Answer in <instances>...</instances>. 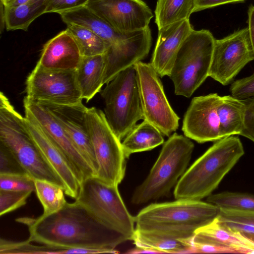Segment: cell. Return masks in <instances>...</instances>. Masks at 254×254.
<instances>
[{"mask_svg":"<svg viewBox=\"0 0 254 254\" xmlns=\"http://www.w3.org/2000/svg\"><path fill=\"white\" fill-rule=\"evenodd\" d=\"M194 235L209 242L235 249L238 254H254V245L242 234L230 229L215 218L198 229Z\"/></svg>","mask_w":254,"mask_h":254,"instance_id":"obj_23","label":"cell"},{"mask_svg":"<svg viewBox=\"0 0 254 254\" xmlns=\"http://www.w3.org/2000/svg\"><path fill=\"white\" fill-rule=\"evenodd\" d=\"M244 153L238 137L232 135L215 141L180 179L174 189L175 198L200 200L208 197Z\"/></svg>","mask_w":254,"mask_h":254,"instance_id":"obj_3","label":"cell"},{"mask_svg":"<svg viewBox=\"0 0 254 254\" xmlns=\"http://www.w3.org/2000/svg\"><path fill=\"white\" fill-rule=\"evenodd\" d=\"M127 254H160L158 251L147 248H142L136 247L128 250Z\"/></svg>","mask_w":254,"mask_h":254,"instance_id":"obj_43","label":"cell"},{"mask_svg":"<svg viewBox=\"0 0 254 254\" xmlns=\"http://www.w3.org/2000/svg\"><path fill=\"white\" fill-rule=\"evenodd\" d=\"M140 94L143 120L169 137L179 127V117L167 99L160 76L150 63L134 64Z\"/></svg>","mask_w":254,"mask_h":254,"instance_id":"obj_10","label":"cell"},{"mask_svg":"<svg viewBox=\"0 0 254 254\" xmlns=\"http://www.w3.org/2000/svg\"><path fill=\"white\" fill-rule=\"evenodd\" d=\"M242 100L246 112L244 128L240 135L254 142V96Z\"/></svg>","mask_w":254,"mask_h":254,"instance_id":"obj_39","label":"cell"},{"mask_svg":"<svg viewBox=\"0 0 254 254\" xmlns=\"http://www.w3.org/2000/svg\"><path fill=\"white\" fill-rule=\"evenodd\" d=\"M39 104L47 108L61 124L96 176L98 164L86 120L88 108L82 102L71 105Z\"/></svg>","mask_w":254,"mask_h":254,"instance_id":"obj_17","label":"cell"},{"mask_svg":"<svg viewBox=\"0 0 254 254\" xmlns=\"http://www.w3.org/2000/svg\"><path fill=\"white\" fill-rule=\"evenodd\" d=\"M24 112V122L32 139L46 161L63 181L65 187L64 193L76 199L82 179L42 127L30 114Z\"/></svg>","mask_w":254,"mask_h":254,"instance_id":"obj_15","label":"cell"},{"mask_svg":"<svg viewBox=\"0 0 254 254\" xmlns=\"http://www.w3.org/2000/svg\"><path fill=\"white\" fill-rule=\"evenodd\" d=\"M75 201L127 241L133 240L135 217L127 209L118 186L108 185L95 176L88 177L81 182Z\"/></svg>","mask_w":254,"mask_h":254,"instance_id":"obj_8","label":"cell"},{"mask_svg":"<svg viewBox=\"0 0 254 254\" xmlns=\"http://www.w3.org/2000/svg\"><path fill=\"white\" fill-rule=\"evenodd\" d=\"M26 225L28 240L41 244L73 249H95L117 254L116 248L127 241L108 227L79 202L66 203L58 211L36 218H19Z\"/></svg>","mask_w":254,"mask_h":254,"instance_id":"obj_1","label":"cell"},{"mask_svg":"<svg viewBox=\"0 0 254 254\" xmlns=\"http://www.w3.org/2000/svg\"><path fill=\"white\" fill-rule=\"evenodd\" d=\"M193 30L189 19L158 29V38L150 64L160 77L170 76L178 51Z\"/></svg>","mask_w":254,"mask_h":254,"instance_id":"obj_19","label":"cell"},{"mask_svg":"<svg viewBox=\"0 0 254 254\" xmlns=\"http://www.w3.org/2000/svg\"><path fill=\"white\" fill-rule=\"evenodd\" d=\"M46 0H29L15 7H4L6 29L27 31L36 18L46 13Z\"/></svg>","mask_w":254,"mask_h":254,"instance_id":"obj_26","label":"cell"},{"mask_svg":"<svg viewBox=\"0 0 254 254\" xmlns=\"http://www.w3.org/2000/svg\"><path fill=\"white\" fill-rule=\"evenodd\" d=\"M217 218L234 231L254 234V212L220 208Z\"/></svg>","mask_w":254,"mask_h":254,"instance_id":"obj_33","label":"cell"},{"mask_svg":"<svg viewBox=\"0 0 254 254\" xmlns=\"http://www.w3.org/2000/svg\"><path fill=\"white\" fill-rule=\"evenodd\" d=\"M0 142L10 152L23 171L35 180L46 181L64 190V185L46 161L32 139L24 122V117L0 93Z\"/></svg>","mask_w":254,"mask_h":254,"instance_id":"obj_4","label":"cell"},{"mask_svg":"<svg viewBox=\"0 0 254 254\" xmlns=\"http://www.w3.org/2000/svg\"><path fill=\"white\" fill-rule=\"evenodd\" d=\"M25 173L9 150L0 142V174Z\"/></svg>","mask_w":254,"mask_h":254,"instance_id":"obj_38","label":"cell"},{"mask_svg":"<svg viewBox=\"0 0 254 254\" xmlns=\"http://www.w3.org/2000/svg\"><path fill=\"white\" fill-rule=\"evenodd\" d=\"M25 84L26 97L39 104L71 105L83 99L76 70H47L35 66Z\"/></svg>","mask_w":254,"mask_h":254,"instance_id":"obj_11","label":"cell"},{"mask_svg":"<svg viewBox=\"0 0 254 254\" xmlns=\"http://www.w3.org/2000/svg\"><path fill=\"white\" fill-rule=\"evenodd\" d=\"M220 208L208 202L176 199L152 203L135 217V230L166 238L192 241L195 232L216 218Z\"/></svg>","mask_w":254,"mask_h":254,"instance_id":"obj_2","label":"cell"},{"mask_svg":"<svg viewBox=\"0 0 254 254\" xmlns=\"http://www.w3.org/2000/svg\"><path fill=\"white\" fill-rule=\"evenodd\" d=\"M66 29L75 41L82 57L103 55L109 45L90 30L79 25L67 23Z\"/></svg>","mask_w":254,"mask_h":254,"instance_id":"obj_30","label":"cell"},{"mask_svg":"<svg viewBox=\"0 0 254 254\" xmlns=\"http://www.w3.org/2000/svg\"><path fill=\"white\" fill-rule=\"evenodd\" d=\"M86 120L98 164L95 177L108 185L118 186L125 176L127 159L121 140L102 110L94 107L88 108Z\"/></svg>","mask_w":254,"mask_h":254,"instance_id":"obj_9","label":"cell"},{"mask_svg":"<svg viewBox=\"0 0 254 254\" xmlns=\"http://www.w3.org/2000/svg\"><path fill=\"white\" fill-rule=\"evenodd\" d=\"M193 149L190 138L176 132L171 135L148 176L134 191L131 202L142 204L168 194L186 171Z\"/></svg>","mask_w":254,"mask_h":254,"instance_id":"obj_5","label":"cell"},{"mask_svg":"<svg viewBox=\"0 0 254 254\" xmlns=\"http://www.w3.org/2000/svg\"><path fill=\"white\" fill-rule=\"evenodd\" d=\"M230 91L232 96L240 100L254 96V73L233 82Z\"/></svg>","mask_w":254,"mask_h":254,"instance_id":"obj_36","label":"cell"},{"mask_svg":"<svg viewBox=\"0 0 254 254\" xmlns=\"http://www.w3.org/2000/svg\"><path fill=\"white\" fill-rule=\"evenodd\" d=\"M206 201L220 208L254 212V195L225 191L211 194Z\"/></svg>","mask_w":254,"mask_h":254,"instance_id":"obj_32","label":"cell"},{"mask_svg":"<svg viewBox=\"0 0 254 254\" xmlns=\"http://www.w3.org/2000/svg\"><path fill=\"white\" fill-rule=\"evenodd\" d=\"M193 0H157L155 22L158 29L189 19L193 13Z\"/></svg>","mask_w":254,"mask_h":254,"instance_id":"obj_29","label":"cell"},{"mask_svg":"<svg viewBox=\"0 0 254 254\" xmlns=\"http://www.w3.org/2000/svg\"><path fill=\"white\" fill-rule=\"evenodd\" d=\"M149 27L136 31L122 42L109 46L103 54L105 60L104 84L118 73L141 61L148 55L151 45Z\"/></svg>","mask_w":254,"mask_h":254,"instance_id":"obj_18","label":"cell"},{"mask_svg":"<svg viewBox=\"0 0 254 254\" xmlns=\"http://www.w3.org/2000/svg\"><path fill=\"white\" fill-rule=\"evenodd\" d=\"M36 246L28 240L21 242L11 241L2 238L0 241V254H104L95 249L66 248L42 244Z\"/></svg>","mask_w":254,"mask_h":254,"instance_id":"obj_27","label":"cell"},{"mask_svg":"<svg viewBox=\"0 0 254 254\" xmlns=\"http://www.w3.org/2000/svg\"><path fill=\"white\" fill-rule=\"evenodd\" d=\"M132 241L137 247L153 249L160 254H194L192 241L169 239L135 230Z\"/></svg>","mask_w":254,"mask_h":254,"instance_id":"obj_28","label":"cell"},{"mask_svg":"<svg viewBox=\"0 0 254 254\" xmlns=\"http://www.w3.org/2000/svg\"><path fill=\"white\" fill-rule=\"evenodd\" d=\"M245 112L242 100L232 95L220 96L218 114L221 138L240 134L244 128Z\"/></svg>","mask_w":254,"mask_h":254,"instance_id":"obj_24","label":"cell"},{"mask_svg":"<svg viewBox=\"0 0 254 254\" xmlns=\"http://www.w3.org/2000/svg\"><path fill=\"white\" fill-rule=\"evenodd\" d=\"M247 23L251 46L254 53V6L250 5L248 10Z\"/></svg>","mask_w":254,"mask_h":254,"instance_id":"obj_42","label":"cell"},{"mask_svg":"<svg viewBox=\"0 0 254 254\" xmlns=\"http://www.w3.org/2000/svg\"><path fill=\"white\" fill-rule=\"evenodd\" d=\"M89 0H46V13H61L82 6H84Z\"/></svg>","mask_w":254,"mask_h":254,"instance_id":"obj_40","label":"cell"},{"mask_svg":"<svg viewBox=\"0 0 254 254\" xmlns=\"http://www.w3.org/2000/svg\"><path fill=\"white\" fill-rule=\"evenodd\" d=\"M254 60L248 27L215 39L209 76L225 86Z\"/></svg>","mask_w":254,"mask_h":254,"instance_id":"obj_12","label":"cell"},{"mask_svg":"<svg viewBox=\"0 0 254 254\" xmlns=\"http://www.w3.org/2000/svg\"><path fill=\"white\" fill-rule=\"evenodd\" d=\"M60 14L66 24H75L90 30L103 39L109 46L122 42L134 32H122L116 30L85 5Z\"/></svg>","mask_w":254,"mask_h":254,"instance_id":"obj_21","label":"cell"},{"mask_svg":"<svg viewBox=\"0 0 254 254\" xmlns=\"http://www.w3.org/2000/svg\"><path fill=\"white\" fill-rule=\"evenodd\" d=\"M215 39L208 30H193L175 56L169 77L175 93L190 98L209 76Z\"/></svg>","mask_w":254,"mask_h":254,"instance_id":"obj_6","label":"cell"},{"mask_svg":"<svg viewBox=\"0 0 254 254\" xmlns=\"http://www.w3.org/2000/svg\"><path fill=\"white\" fill-rule=\"evenodd\" d=\"M31 191H12L0 190V216L24 205Z\"/></svg>","mask_w":254,"mask_h":254,"instance_id":"obj_35","label":"cell"},{"mask_svg":"<svg viewBox=\"0 0 254 254\" xmlns=\"http://www.w3.org/2000/svg\"><path fill=\"white\" fill-rule=\"evenodd\" d=\"M192 246L196 253H232L238 254L235 249L223 245L209 242L195 235L192 239Z\"/></svg>","mask_w":254,"mask_h":254,"instance_id":"obj_37","label":"cell"},{"mask_svg":"<svg viewBox=\"0 0 254 254\" xmlns=\"http://www.w3.org/2000/svg\"><path fill=\"white\" fill-rule=\"evenodd\" d=\"M82 58L75 41L66 29L44 45L36 66L47 70H76Z\"/></svg>","mask_w":254,"mask_h":254,"instance_id":"obj_20","label":"cell"},{"mask_svg":"<svg viewBox=\"0 0 254 254\" xmlns=\"http://www.w3.org/2000/svg\"><path fill=\"white\" fill-rule=\"evenodd\" d=\"M85 6L122 32L144 29L153 16L142 0H89Z\"/></svg>","mask_w":254,"mask_h":254,"instance_id":"obj_13","label":"cell"},{"mask_svg":"<svg viewBox=\"0 0 254 254\" xmlns=\"http://www.w3.org/2000/svg\"><path fill=\"white\" fill-rule=\"evenodd\" d=\"M29 0H0L4 7H15L25 3Z\"/></svg>","mask_w":254,"mask_h":254,"instance_id":"obj_44","label":"cell"},{"mask_svg":"<svg viewBox=\"0 0 254 254\" xmlns=\"http://www.w3.org/2000/svg\"><path fill=\"white\" fill-rule=\"evenodd\" d=\"M105 67L103 55L82 57L76 76L82 98L87 102L101 91L104 84Z\"/></svg>","mask_w":254,"mask_h":254,"instance_id":"obj_22","label":"cell"},{"mask_svg":"<svg viewBox=\"0 0 254 254\" xmlns=\"http://www.w3.org/2000/svg\"><path fill=\"white\" fill-rule=\"evenodd\" d=\"M241 234L254 245V234Z\"/></svg>","mask_w":254,"mask_h":254,"instance_id":"obj_45","label":"cell"},{"mask_svg":"<svg viewBox=\"0 0 254 254\" xmlns=\"http://www.w3.org/2000/svg\"><path fill=\"white\" fill-rule=\"evenodd\" d=\"M0 190L33 192L35 180L25 173L0 174Z\"/></svg>","mask_w":254,"mask_h":254,"instance_id":"obj_34","label":"cell"},{"mask_svg":"<svg viewBox=\"0 0 254 254\" xmlns=\"http://www.w3.org/2000/svg\"><path fill=\"white\" fill-rule=\"evenodd\" d=\"M24 111L42 127L52 140L75 168L82 181L95 176L94 172L55 117L45 106L28 99L23 100Z\"/></svg>","mask_w":254,"mask_h":254,"instance_id":"obj_16","label":"cell"},{"mask_svg":"<svg viewBox=\"0 0 254 254\" xmlns=\"http://www.w3.org/2000/svg\"><path fill=\"white\" fill-rule=\"evenodd\" d=\"M104 114L117 137L122 140L143 120L134 65L118 73L101 91Z\"/></svg>","mask_w":254,"mask_h":254,"instance_id":"obj_7","label":"cell"},{"mask_svg":"<svg viewBox=\"0 0 254 254\" xmlns=\"http://www.w3.org/2000/svg\"><path fill=\"white\" fill-rule=\"evenodd\" d=\"M217 93L194 97L184 117L182 130L187 137L199 143L221 139Z\"/></svg>","mask_w":254,"mask_h":254,"instance_id":"obj_14","label":"cell"},{"mask_svg":"<svg viewBox=\"0 0 254 254\" xmlns=\"http://www.w3.org/2000/svg\"><path fill=\"white\" fill-rule=\"evenodd\" d=\"M35 192L43 208L44 215L54 213L67 203L64 190L61 187L51 182L35 180Z\"/></svg>","mask_w":254,"mask_h":254,"instance_id":"obj_31","label":"cell"},{"mask_svg":"<svg viewBox=\"0 0 254 254\" xmlns=\"http://www.w3.org/2000/svg\"><path fill=\"white\" fill-rule=\"evenodd\" d=\"M163 135L156 127L143 120L134 127L122 142L126 157L128 158L134 153L152 150L163 144Z\"/></svg>","mask_w":254,"mask_h":254,"instance_id":"obj_25","label":"cell"},{"mask_svg":"<svg viewBox=\"0 0 254 254\" xmlns=\"http://www.w3.org/2000/svg\"><path fill=\"white\" fill-rule=\"evenodd\" d=\"M246 0H193V12L231 3L244 2Z\"/></svg>","mask_w":254,"mask_h":254,"instance_id":"obj_41","label":"cell"}]
</instances>
